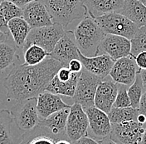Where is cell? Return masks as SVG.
Returning a JSON list of instances; mask_svg holds the SVG:
<instances>
[{
  "label": "cell",
  "mask_w": 146,
  "mask_h": 144,
  "mask_svg": "<svg viewBox=\"0 0 146 144\" xmlns=\"http://www.w3.org/2000/svg\"><path fill=\"white\" fill-rule=\"evenodd\" d=\"M84 110L88 118V129L91 133V137L98 142L108 137L111 130V123L108 114L95 106Z\"/></svg>",
  "instance_id": "obj_12"
},
{
  "label": "cell",
  "mask_w": 146,
  "mask_h": 144,
  "mask_svg": "<svg viewBox=\"0 0 146 144\" xmlns=\"http://www.w3.org/2000/svg\"><path fill=\"white\" fill-rule=\"evenodd\" d=\"M55 144H72V142L69 139L61 138V139H57Z\"/></svg>",
  "instance_id": "obj_40"
},
{
  "label": "cell",
  "mask_w": 146,
  "mask_h": 144,
  "mask_svg": "<svg viewBox=\"0 0 146 144\" xmlns=\"http://www.w3.org/2000/svg\"><path fill=\"white\" fill-rule=\"evenodd\" d=\"M138 111H139V114L144 116L146 118V90L143 93L142 98L140 99L139 105V108H138Z\"/></svg>",
  "instance_id": "obj_36"
},
{
  "label": "cell",
  "mask_w": 146,
  "mask_h": 144,
  "mask_svg": "<svg viewBox=\"0 0 146 144\" xmlns=\"http://www.w3.org/2000/svg\"><path fill=\"white\" fill-rule=\"evenodd\" d=\"M128 86L118 84V92L114 102V108H128L131 107L130 101L128 95Z\"/></svg>",
  "instance_id": "obj_31"
},
{
  "label": "cell",
  "mask_w": 146,
  "mask_h": 144,
  "mask_svg": "<svg viewBox=\"0 0 146 144\" xmlns=\"http://www.w3.org/2000/svg\"><path fill=\"white\" fill-rule=\"evenodd\" d=\"M2 1H9V2L14 3L15 5H17L19 8L23 9L24 6H26L29 3L35 1V0H2Z\"/></svg>",
  "instance_id": "obj_38"
},
{
  "label": "cell",
  "mask_w": 146,
  "mask_h": 144,
  "mask_svg": "<svg viewBox=\"0 0 146 144\" xmlns=\"http://www.w3.org/2000/svg\"><path fill=\"white\" fill-rule=\"evenodd\" d=\"M8 39V33L0 31V43H4Z\"/></svg>",
  "instance_id": "obj_42"
},
{
  "label": "cell",
  "mask_w": 146,
  "mask_h": 144,
  "mask_svg": "<svg viewBox=\"0 0 146 144\" xmlns=\"http://www.w3.org/2000/svg\"><path fill=\"white\" fill-rule=\"evenodd\" d=\"M53 23L66 27L76 19L84 18L87 11L84 0H41Z\"/></svg>",
  "instance_id": "obj_3"
},
{
  "label": "cell",
  "mask_w": 146,
  "mask_h": 144,
  "mask_svg": "<svg viewBox=\"0 0 146 144\" xmlns=\"http://www.w3.org/2000/svg\"><path fill=\"white\" fill-rule=\"evenodd\" d=\"M130 40L125 37L106 34L100 42L98 54H106L114 61L130 55Z\"/></svg>",
  "instance_id": "obj_10"
},
{
  "label": "cell",
  "mask_w": 146,
  "mask_h": 144,
  "mask_svg": "<svg viewBox=\"0 0 146 144\" xmlns=\"http://www.w3.org/2000/svg\"><path fill=\"white\" fill-rule=\"evenodd\" d=\"M100 144H117L115 143L114 141H112L110 138L109 137H106V138H104L103 140H101L100 142H99Z\"/></svg>",
  "instance_id": "obj_41"
},
{
  "label": "cell",
  "mask_w": 146,
  "mask_h": 144,
  "mask_svg": "<svg viewBox=\"0 0 146 144\" xmlns=\"http://www.w3.org/2000/svg\"><path fill=\"white\" fill-rule=\"evenodd\" d=\"M76 44L83 55L94 57L98 54L100 42L106 33L91 16L86 15L73 32Z\"/></svg>",
  "instance_id": "obj_2"
},
{
  "label": "cell",
  "mask_w": 146,
  "mask_h": 144,
  "mask_svg": "<svg viewBox=\"0 0 146 144\" xmlns=\"http://www.w3.org/2000/svg\"><path fill=\"white\" fill-rule=\"evenodd\" d=\"M145 88L143 85V82L141 79L139 72L137 73L136 78L135 82L128 87V95L130 101V105L134 108H138L139 105L140 99L142 98L143 93L145 92Z\"/></svg>",
  "instance_id": "obj_27"
},
{
  "label": "cell",
  "mask_w": 146,
  "mask_h": 144,
  "mask_svg": "<svg viewBox=\"0 0 146 144\" xmlns=\"http://www.w3.org/2000/svg\"><path fill=\"white\" fill-rule=\"evenodd\" d=\"M70 107L71 105L65 103L58 95L46 91L36 97V110L40 120L45 119L59 110Z\"/></svg>",
  "instance_id": "obj_17"
},
{
  "label": "cell",
  "mask_w": 146,
  "mask_h": 144,
  "mask_svg": "<svg viewBox=\"0 0 146 144\" xmlns=\"http://www.w3.org/2000/svg\"><path fill=\"white\" fill-rule=\"evenodd\" d=\"M145 127L135 121L112 123L109 137L117 144H139Z\"/></svg>",
  "instance_id": "obj_8"
},
{
  "label": "cell",
  "mask_w": 146,
  "mask_h": 144,
  "mask_svg": "<svg viewBox=\"0 0 146 144\" xmlns=\"http://www.w3.org/2000/svg\"><path fill=\"white\" fill-rule=\"evenodd\" d=\"M103 79L82 68L78 78L76 88L72 98L84 109L94 106V99L98 85Z\"/></svg>",
  "instance_id": "obj_6"
},
{
  "label": "cell",
  "mask_w": 146,
  "mask_h": 144,
  "mask_svg": "<svg viewBox=\"0 0 146 144\" xmlns=\"http://www.w3.org/2000/svg\"><path fill=\"white\" fill-rule=\"evenodd\" d=\"M88 127V118L84 108L79 103L74 102L71 105L66 126L68 139L71 142H74L86 135Z\"/></svg>",
  "instance_id": "obj_9"
},
{
  "label": "cell",
  "mask_w": 146,
  "mask_h": 144,
  "mask_svg": "<svg viewBox=\"0 0 146 144\" xmlns=\"http://www.w3.org/2000/svg\"><path fill=\"white\" fill-rule=\"evenodd\" d=\"M139 72L140 74L141 79H142V82H143L144 88H145V89L146 90V70H139Z\"/></svg>",
  "instance_id": "obj_39"
},
{
  "label": "cell",
  "mask_w": 146,
  "mask_h": 144,
  "mask_svg": "<svg viewBox=\"0 0 146 144\" xmlns=\"http://www.w3.org/2000/svg\"><path fill=\"white\" fill-rule=\"evenodd\" d=\"M139 71L135 59L128 56L115 61L109 76L115 82L129 87L135 82Z\"/></svg>",
  "instance_id": "obj_11"
},
{
  "label": "cell",
  "mask_w": 146,
  "mask_h": 144,
  "mask_svg": "<svg viewBox=\"0 0 146 144\" xmlns=\"http://www.w3.org/2000/svg\"><path fill=\"white\" fill-rule=\"evenodd\" d=\"M70 108H63L56 112L45 119L41 120L38 124L46 128L55 139H68L66 132V126Z\"/></svg>",
  "instance_id": "obj_18"
},
{
  "label": "cell",
  "mask_w": 146,
  "mask_h": 144,
  "mask_svg": "<svg viewBox=\"0 0 146 144\" xmlns=\"http://www.w3.org/2000/svg\"><path fill=\"white\" fill-rule=\"evenodd\" d=\"M48 57L58 61L62 67L67 68L71 60L79 59L78 48L69 34L65 33V34L56 44L53 50L48 54Z\"/></svg>",
  "instance_id": "obj_16"
},
{
  "label": "cell",
  "mask_w": 146,
  "mask_h": 144,
  "mask_svg": "<svg viewBox=\"0 0 146 144\" xmlns=\"http://www.w3.org/2000/svg\"><path fill=\"white\" fill-rule=\"evenodd\" d=\"M13 118L11 112L0 109V144H13L12 124Z\"/></svg>",
  "instance_id": "obj_25"
},
{
  "label": "cell",
  "mask_w": 146,
  "mask_h": 144,
  "mask_svg": "<svg viewBox=\"0 0 146 144\" xmlns=\"http://www.w3.org/2000/svg\"><path fill=\"white\" fill-rule=\"evenodd\" d=\"M139 115L138 108L132 107L128 108H113L108 113L110 123H119L126 121H135Z\"/></svg>",
  "instance_id": "obj_24"
},
{
  "label": "cell",
  "mask_w": 146,
  "mask_h": 144,
  "mask_svg": "<svg viewBox=\"0 0 146 144\" xmlns=\"http://www.w3.org/2000/svg\"><path fill=\"white\" fill-rule=\"evenodd\" d=\"M47 56L48 54L39 46L31 45L23 50L25 63L31 66L41 63Z\"/></svg>",
  "instance_id": "obj_26"
},
{
  "label": "cell",
  "mask_w": 146,
  "mask_h": 144,
  "mask_svg": "<svg viewBox=\"0 0 146 144\" xmlns=\"http://www.w3.org/2000/svg\"><path fill=\"white\" fill-rule=\"evenodd\" d=\"M0 31L5 33H9V28H8V22L5 20V18L3 17L2 11L0 9Z\"/></svg>",
  "instance_id": "obj_37"
},
{
  "label": "cell",
  "mask_w": 146,
  "mask_h": 144,
  "mask_svg": "<svg viewBox=\"0 0 146 144\" xmlns=\"http://www.w3.org/2000/svg\"><path fill=\"white\" fill-rule=\"evenodd\" d=\"M62 67L58 61L47 56L39 64L31 66L23 63L13 68L4 79L8 100L21 102L36 98L45 92Z\"/></svg>",
  "instance_id": "obj_1"
},
{
  "label": "cell",
  "mask_w": 146,
  "mask_h": 144,
  "mask_svg": "<svg viewBox=\"0 0 146 144\" xmlns=\"http://www.w3.org/2000/svg\"><path fill=\"white\" fill-rule=\"evenodd\" d=\"M22 9V18L27 22L31 28L50 26L54 23L44 3L41 0L33 1Z\"/></svg>",
  "instance_id": "obj_13"
},
{
  "label": "cell",
  "mask_w": 146,
  "mask_h": 144,
  "mask_svg": "<svg viewBox=\"0 0 146 144\" xmlns=\"http://www.w3.org/2000/svg\"><path fill=\"white\" fill-rule=\"evenodd\" d=\"M64 34L63 27L56 23L50 26L31 28L23 48L24 50L29 46L36 45L49 54L53 50L57 42Z\"/></svg>",
  "instance_id": "obj_5"
},
{
  "label": "cell",
  "mask_w": 146,
  "mask_h": 144,
  "mask_svg": "<svg viewBox=\"0 0 146 144\" xmlns=\"http://www.w3.org/2000/svg\"><path fill=\"white\" fill-rule=\"evenodd\" d=\"M117 92L118 83L115 82L112 79L104 78L97 87L94 99V106L108 114L110 109L113 108Z\"/></svg>",
  "instance_id": "obj_14"
},
{
  "label": "cell",
  "mask_w": 146,
  "mask_h": 144,
  "mask_svg": "<svg viewBox=\"0 0 146 144\" xmlns=\"http://www.w3.org/2000/svg\"><path fill=\"white\" fill-rule=\"evenodd\" d=\"M134 59L139 70H146V51L137 54Z\"/></svg>",
  "instance_id": "obj_33"
},
{
  "label": "cell",
  "mask_w": 146,
  "mask_h": 144,
  "mask_svg": "<svg viewBox=\"0 0 146 144\" xmlns=\"http://www.w3.org/2000/svg\"><path fill=\"white\" fill-rule=\"evenodd\" d=\"M0 9L8 23L13 18L23 16V9L9 1H2L0 3Z\"/></svg>",
  "instance_id": "obj_30"
},
{
  "label": "cell",
  "mask_w": 146,
  "mask_h": 144,
  "mask_svg": "<svg viewBox=\"0 0 146 144\" xmlns=\"http://www.w3.org/2000/svg\"><path fill=\"white\" fill-rule=\"evenodd\" d=\"M81 72H72V77L69 81H60L55 75L46 87V91L56 95H63L72 98L76 91V83Z\"/></svg>",
  "instance_id": "obj_21"
},
{
  "label": "cell",
  "mask_w": 146,
  "mask_h": 144,
  "mask_svg": "<svg viewBox=\"0 0 146 144\" xmlns=\"http://www.w3.org/2000/svg\"><path fill=\"white\" fill-rule=\"evenodd\" d=\"M139 1H140V2L145 5V6H146V0H139Z\"/></svg>",
  "instance_id": "obj_44"
},
{
  "label": "cell",
  "mask_w": 146,
  "mask_h": 144,
  "mask_svg": "<svg viewBox=\"0 0 146 144\" xmlns=\"http://www.w3.org/2000/svg\"><path fill=\"white\" fill-rule=\"evenodd\" d=\"M130 57L135 58L137 54L146 51V25L139 27L135 36L130 39Z\"/></svg>",
  "instance_id": "obj_28"
},
{
  "label": "cell",
  "mask_w": 146,
  "mask_h": 144,
  "mask_svg": "<svg viewBox=\"0 0 146 144\" xmlns=\"http://www.w3.org/2000/svg\"><path fill=\"white\" fill-rule=\"evenodd\" d=\"M119 13L139 27L146 25V6L139 0H125L123 9Z\"/></svg>",
  "instance_id": "obj_20"
},
{
  "label": "cell",
  "mask_w": 146,
  "mask_h": 144,
  "mask_svg": "<svg viewBox=\"0 0 146 144\" xmlns=\"http://www.w3.org/2000/svg\"><path fill=\"white\" fill-rule=\"evenodd\" d=\"M67 68L72 72H81L83 68V65L80 59H72L69 62Z\"/></svg>",
  "instance_id": "obj_34"
},
{
  "label": "cell",
  "mask_w": 146,
  "mask_h": 144,
  "mask_svg": "<svg viewBox=\"0 0 146 144\" xmlns=\"http://www.w3.org/2000/svg\"><path fill=\"white\" fill-rule=\"evenodd\" d=\"M16 49L9 44L0 43V72L4 71L15 61Z\"/></svg>",
  "instance_id": "obj_29"
},
{
  "label": "cell",
  "mask_w": 146,
  "mask_h": 144,
  "mask_svg": "<svg viewBox=\"0 0 146 144\" xmlns=\"http://www.w3.org/2000/svg\"><path fill=\"white\" fill-rule=\"evenodd\" d=\"M56 140L46 128L37 124L23 135L19 144H55Z\"/></svg>",
  "instance_id": "obj_22"
},
{
  "label": "cell",
  "mask_w": 146,
  "mask_h": 144,
  "mask_svg": "<svg viewBox=\"0 0 146 144\" xmlns=\"http://www.w3.org/2000/svg\"><path fill=\"white\" fill-rule=\"evenodd\" d=\"M1 2H2V0H0V3H1Z\"/></svg>",
  "instance_id": "obj_45"
},
{
  "label": "cell",
  "mask_w": 146,
  "mask_h": 144,
  "mask_svg": "<svg viewBox=\"0 0 146 144\" xmlns=\"http://www.w3.org/2000/svg\"><path fill=\"white\" fill-rule=\"evenodd\" d=\"M139 144H146V127H145V131L142 135V138H141Z\"/></svg>",
  "instance_id": "obj_43"
},
{
  "label": "cell",
  "mask_w": 146,
  "mask_h": 144,
  "mask_svg": "<svg viewBox=\"0 0 146 144\" xmlns=\"http://www.w3.org/2000/svg\"><path fill=\"white\" fill-rule=\"evenodd\" d=\"M125 0H84L87 13L94 18L110 13H120Z\"/></svg>",
  "instance_id": "obj_19"
},
{
  "label": "cell",
  "mask_w": 146,
  "mask_h": 144,
  "mask_svg": "<svg viewBox=\"0 0 146 144\" xmlns=\"http://www.w3.org/2000/svg\"><path fill=\"white\" fill-rule=\"evenodd\" d=\"M57 78L62 82L69 81L72 77V72L66 67H62L56 74Z\"/></svg>",
  "instance_id": "obj_32"
},
{
  "label": "cell",
  "mask_w": 146,
  "mask_h": 144,
  "mask_svg": "<svg viewBox=\"0 0 146 144\" xmlns=\"http://www.w3.org/2000/svg\"><path fill=\"white\" fill-rule=\"evenodd\" d=\"M8 28L16 45L23 48L31 30V27L28 23L22 17L14 18L8 23Z\"/></svg>",
  "instance_id": "obj_23"
},
{
  "label": "cell",
  "mask_w": 146,
  "mask_h": 144,
  "mask_svg": "<svg viewBox=\"0 0 146 144\" xmlns=\"http://www.w3.org/2000/svg\"><path fill=\"white\" fill-rule=\"evenodd\" d=\"M79 59L83 65V68L92 74L104 79L109 76L110 71L115 61L106 54H99L94 57H86L78 49Z\"/></svg>",
  "instance_id": "obj_15"
},
{
  "label": "cell",
  "mask_w": 146,
  "mask_h": 144,
  "mask_svg": "<svg viewBox=\"0 0 146 144\" xmlns=\"http://www.w3.org/2000/svg\"><path fill=\"white\" fill-rule=\"evenodd\" d=\"M10 112L17 127L25 132L34 128L41 121L36 110V98L18 102Z\"/></svg>",
  "instance_id": "obj_7"
},
{
  "label": "cell",
  "mask_w": 146,
  "mask_h": 144,
  "mask_svg": "<svg viewBox=\"0 0 146 144\" xmlns=\"http://www.w3.org/2000/svg\"><path fill=\"white\" fill-rule=\"evenodd\" d=\"M72 144H100L98 141H96V139L92 138L91 137L88 136L87 134L82 137L81 138H79L76 141L72 142Z\"/></svg>",
  "instance_id": "obj_35"
},
{
  "label": "cell",
  "mask_w": 146,
  "mask_h": 144,
  "mask_svg": "<svg viewBox=\"0 0 146 144\" xmlns=\"http://www.w3.org/2000/svg\"><path fill=\"white\" fill-rule=\"evenodd\" d=\"M94 20L106 34L125 37L131 39L139 27L119 13H110L94 18Z\"/></svg>",
  "instance_id": "obj_4"
}]
</instances>
